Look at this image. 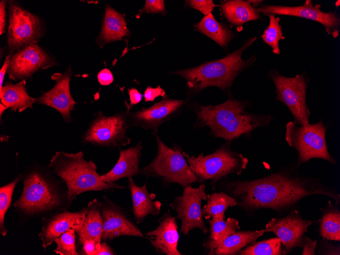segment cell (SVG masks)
Here are the masks:
<instances>
[{
	"label": "cell",
	"mask_w": 340,
	"mask_h": 255,
	"mask_svg": "<svg viewBox=\"0 0 340 255\" xmlns=\"http://www.w3.org/2000/svg\"><path fill=\"white\" fill-rule=\"evenodd\" d=\"M296 163L282 166L275 173L253 180H221L220 186L234 197L238 206L251 215L259 209H271L277 213L292 210L303 198L314 195L332 198L340 203V194L318 178L305 176L298 171Z\"/></svg>",
	"instance_id": "cell-1"
},
{
	"label": "cell",
	"mask_w": 340,
	"mask_h": 255,
	"mask_svg": "<svg viewBox=\"0 0 340 255\" xmlns=\"http://www.w3.org/2000/svg\"><path fill=\"white\" fill-rule=\"evenodd\" d=\"M249 102L238 101L230 94L224 102L202 105L193 103L196 115L195 128L208 127L211 135L231 143L241 136H250L255 129L269 125L274 119L270 115H256L245 110Z\"/></svg>",
	"instance_id": "cell-2"
},
{
	"label": "cell",
	"mask_w": 340,
	"mask_h": 255,
	"mask_svg": "<svg viewBox=\"0 0 340 255\" xmlns=\"http://www.w3.org/2000/svg\"><path fill=\"white\" fill-rule=\"evenodd\" d=\"M256 40V37L247 39L240 48L221 59L171 73L179 75L185 79L189 92L193 94L199 93L209 87L221 90L229 89L236 76L256 60L253 56L243 60L241 55Z\"/></svg>",
	"instance_id": "cell-3"
},
{
	"label": "cell",
	"mask_w": 340,
	"mask_h": 255,
	"mask_svg": "<svg viewBox=\"0 0 340 255\" xmlns=\"http://www.w3.org/2000/svg\"><path fill=\"white\" fill-rule=\"evenodd\" d=\"M47 166L66 185L69 204L78 194L86 191L125 188L116 183L104 182L97 172L96 164L92 160H87L81 151L76 153L56 151Z\"/></svg>",
	"instance_id": "cell-4"
},
{
	"label": "cell",
	"mask_w": 340,
	"mask_h": 255,
	"mask_svg": "<svg viewBox=\"0 0 340 255\" xmlns=\"http://www.w3.org/2000/svg\"><path fill=\"white\" fill-rule=\"evenodd\" d=\"M230 143L226 142L213 153L204 155L203 152L197 156L182 154L190 169L202 183L210 181L213 188L216 183L229 175H240L246 168L248 159L242 154L233 151Z\"/></svg>",
	"instance_id": "cell-5"
},
{
	"label": "cell",
	"mask_w": 340,
	"mask_h": 255,
	"mask_svg": "<svg viewBox=\"0 0 340 255\" xmlns=\"http://www.w3.org/2000/svg\"><path fill=\"white\" fill-rule=\"evenodd\" d=\"M152 134L157 142V154L151 163L140 168L139 175L156 178L165 187L176 183L184 188L197 182L182 154V148L176 144L169 147L161 140L158 132Z\"/></svg>",
	"instance_id": "cell-6"
},
{
	"label": "cell",
	"mask_w": 340,
	"mask_h": 255,
	"mask_svg": "<svg viewBox=\"0 0 340 255\" xmlns=\"http://www.w3.org/2000/svg\"><path fill=\"white\" fill-rule=\"evenodd\" d=\"M326 130L322 120L306 126L299 125L293 121L287 123L285 139L288 145L297 152L296 163L298 167L313 158L324 159L336 165L335 159L328 150Z\"/></svg>",
	"instance_id": "cell-7"
},
{
	"label": "cell",
	"mask_w": 340,
	"mask_h": 255,
	"mask_svg": "<svg viewBox=\"0 0 340 255\" xmlns=\"http://www.w3.org/2000/svg\"><path fill=\"white\" fill-rule=\"evenodd\" d=\"M8 9L7 45L9 54H12L37 44L44 36L45 27L41 17L26 10L16 1H8Z\"/></svg>",
	"instance_id": "cell-8"
},
{
	"label": "cell",
	"mask_w": 340,
	"mask_h": 255,
	"mask_svg": "<svg viewBox=\"0 0 340 255\" xmlns=\"http://www.w3.org/2000/svg\"><path fill=\"white\" fill-rule=\"evenodd\" d=\"M131 127L128 112L106 116L99 111L89 124L82 140L95 146L120 149L130 143L127 132Z\"/></svg>",
	"instance_id": "cell-9"
},
{
	"label": "cell",
	"mask_w": 340,
	"mask_h": 255,
	"mask_svg": "<svg viewBox=\"0 0 340 255\" xmlns=\"http://www.w3.org/2000/svg\"><path fill=\"white\" fill-rule=\"evenodd\" d=\"M268 77L274 84L275 99L287 106L293 116V122L301 126L309 124L310 111L306 101L308 79L305 73L290 77L272 70Z\"/></svg>",
	"instance_id": "cell-10"
},
{
	"label": "cell",
	"mask_w": 340,
	"mask_h": 255,
	"mask_svg": "<svg viewBox=\"0 0 340 255\" xmlns=\"http://www.w3.org/2000/svg\"><path fill=\"white\" fill-rule=\"evenodd\" d=\"M60 203V196L49 180L34 170L24 177L22 194L13 205L26 213L33 214L53 209Z\"/></svg>",
	"instance_id": "cell-11"
},
{
	"label": "cell",
	"mask_w": 340,
	"mask_h": 255,
	"mask_svg": "<svg viewBox=\"0 0 340 255\" xmlns=\"http://www.w3.org/2000/svg\"><path fill=\"white\" fill-rule=\"evenodd\" d=\"M205 188L203 183L197 188L188 185L183 188L182 194L176 196L169 204L176 212L177 218L181 221L180 232L185 235L195 228L201 230L204 234L209 231L203 220L201 207L202 201L207 199Z\"/></svg>",
	"instance_id": "cell-12"
},
{
	"label": "cell",
	"mask_w": 340,
	"mask_h": 255,
	"mask_svg": "<svg viewBox=\"0 0 340 255\" xmlns=\"http://www.w3.org/2000/svg\"><path fill=\"white\" fill-rule=\"evenodd\" d=\"M58 65L54 56L37 44L11 54L7 73L14 81L31 79L36 72Z\"/></svg>",
	"instance_id": "cell-13"
},
{
	"label": "cell",
	"mask_w": 340,
	"mask_h": 255,
	"mask_svg": "<svg viewBox=\"0 0 340 255\" xmlns=\"http://www.w3.org/2000/svg\"><path fill=\"white\" fill-rule=\"evenodd\" d=\"M321 6L319 4L314 5L311 1L307 0L303 5L298 6L264 5L257 9L260 13H261L264 15H287L319 22L324 26L328 35L336 38L339 35L340 18L335 12H322Z\"/></svg>",
	"instance_id": "cell-14"
},
{
	"label": "cell",
	"mask_w": 340,
	"mask_h": 255,
	"mask_svg": "<svg viewBox=\"0 0 340 255\" xmlns=\"http://www.w3.org/2000/svg\"><path fill=\"white\" fill-rule=\"evenodd\" d=\"M314 221L303 219L299 212L292 210L286 216L273 218L266 224L265 231L273 232L281 240L283 254H288L295 248L302 247V238L307 228Z\"/></svg>",
	"instance_id": "cell-15"
},
{
	"label": "cell",
	"mask_w": 340,
	"mask_h": 255,
	"mask_svg": "<svg viewBox=\"0 0 340 255\" xmlns=\"http://www.w3.org/2000/svg\"><path fill=\"white\" fill-rule=\"evenodd\" d=\"M186 102L185 100L172 99L165 95L152 106L133 112L128 111V116L132 127L158 132L160 125L176 116Z\"/></svg>",
	"instance_id": "cell-16"
},
{
	"label": "cell",
	"mask_w": 340,
	"mask_h": 255,
	"mask_svg": "<svg viewBox=\"0 0 340 255\" xmlns=\"http://www.w3.org/2000/svg\"><path fill=\"white\" fill-rule=\"evenodd\" d=\"M72 75L71 65L64 73H55L51 76L55 81L54 86L48 91L43 92L35 98V103L51 107L58 111L65 122L71 123V112L75 110V102L71 94L70 81Z\"/></svg>",
	"instance_id": "cell-17"
},
{
	"label": "cell",
	"mask_w": 340,
	"mask_h": 255,
	"mask_svg": "<svg viewBox=\"0 0 340 255\" xmlns=\"http://www.w3.org/2000/svg\"><path fill=\"white\" fill-rule=\"evenodd\" d=\"M101 203L102 240H112L121 236L145 237L123 209L108 200L106 196L103 197Z\"/></svg>",
	"instance_id": "cell-18"
},
{
	"label": "cell",
	"mask_w": 340,
	"mask_h": 255,
	"mask_svg": "<svg viewBox=\"0 0 340 255\" xmlns=\"http://www.w3.org/2000/svg\"><path fill=\"white\" fill-rule=\"evenodd\" d=\"M176 218L168 210L158 219V226L146 234V238L157 252L166 255H182L178 249L179 234Z\"/></svg>",
	"instance_id": "cell-19"
},
{
	"label": "cell",
	"mask_w": 340,
	"mask_h": 255,
	"mask_svg": "<svg viewBox=\"0 0 340 255\" xmlns=\"http://www.w3.org/2000/svg\"><path fill=\"white\" fill-rule=\"evenodd\" d=\"M85 217V209L75 212L64 211L49 218L43 223L39 236L43 248L51 245L61 234L73 229L76 231L81 226Z\"/></svg>",
	"instance_id": "cell-20"
},
{
	"label": "cell",
	"mask_w": 340,
	"mask_h": 255,
	"mask_svg": "<svg viewBox=\"0 0 340 255\" xmlns=\"http://www.w3.org/2000/svg\"><path fill=\"white\" fill-rule=\"evenodd\" d=\"M143 141L134 147L123 150L121 148L119 159L111 170L101 175V179L107 183H114L124 178H132L139 175V162L141 156Z\"/></svg>",
	"instance_id": "cell-21"
},
{
	"label": "cell",
	"mask_w": 340,
	"mask_h": 255,
	"mask_svg": "<svg viewBox=\"0 0 340 255\" xmlns=\"http://www.w3.org/2000/svg\"><path fill=\"white\" fill-rule=\"evenodd\" d=\"M128 188L132 202V211L136 223H141L148 215L156 216L161 210V203L155 201V194L150 193L147 188L146 182L143 186H137L133 178H128Z\"/></svg>",
	"instance_id": "cell-22"
},
{
	"label": "cell",
	"mask_w": 340,
	"mask_h": 255,
	"mask_svg": "<svg viewBox=\"0 0 340 255\" xmlns=\"http://www.w3.org/2000/svg\"><path fill=\"white\" fill-rule=\"evenodd\" d=\"M101 205L102 203L96 199L90 202L87 207L84 208L83 222L80 228L75 231L80 244L83 245L86 240L92 239L96 243V251L100 248L102 240Z\"/></svg>",
	"instance_id": "cell-23"
},
{
	"label": "cell",
	"mask_w": 340,
	"mask_h": 255,
	"mask_svg": "<svg viewBox=\"0 0 340 255\" xmlns=\"http://www.w3.org/2000/svg\"><path fill=\"white\" fill-rule=\"evenodd\" d=\"M129 33L124 15L106 5L101 30L96 40L99 46L102 48L107 43L121 40Z\"/></svg>",
	"instance_id": "cell-24"
},
{
	"label": "cell",
	"mask_w": 340,
	"mask_h": 255,
	"mask_svg": "<svg viewBox=\"0 0 340 255\" xmlns=\"http://www.w3.org/2000/svg\"><path fill=\"white\" fill-rule=\"evenodd\" d=\"M266 233L265 229L255 231H237L226 238L221 242L206 248L209 255H235L255 242L257 239Z\"/></svg>",
	"instance_id": "cell-25"
},
{
	"label": "cell",
	"mask_w": 340,
	"mask_h": 255,
	"mask_svg": "<svg viewBox=\"0 0 340 255\" xmlns=\"http://www.w3.org/2000/svg\"><path fill=\"white\" fill-rule=\"evenodd\" d=\"M26 80L23 79L16 84L7 81L0 91V99L2 104L16 111L21 112L25 109L33 108L35 98L29 96L26 91Z\"/></svg>",
	"instance_id": "cell-26"
},
{
	"label": "cell",
	"mask_w": 340,
	"mask_h": 255,
	"mask_svg": "<svg viewBox=\"0 0 340 255\" xmlns=\"http://www.w3.org/2000/svg\"><path fill=\"white\" fill-rule=\"evenodd\" d=\"M220 7L226 20L237 27H241L246 22L262 19L260 13L249 1H225Z\"/></svg>",
	"instance_id": "cell-27"
},
{
	"label": "cell",
	"mask_w": 340,
	"mask_h": 255,
	"mask_svg": "<svg viewBox=\"0 0 340 255\" xmlns=\"http://www.w3.org/2000/svg\"><path fill=\"white\" fill-rule=\"evenodd\" d=\"M320 236L327 240L340 241V211L338 205L328 201L326 207L320 209Z\"/></svg>",
	"instance_id": "cell-28"
},
{
	"label": "cell",
	"mask_w": 340,
	"mask_h": 255,
	"mask_svg": "<svg viewBox=\"0 0 340 255\" xmlns=\"http://www.w3.org/2000/svg\"><path fill=\"white\" fill-rule=\"evenodd\" d=\"M195 26L199 32L222 47L228 46L234 35L229 28L219 23L211 13L204 17Z\"/></svg>",
	"instance_id": "cell-29"
},
{
	"label": "cell",
	"mask_w": 340,
	"mask_h": 255,
	"mask_svg": "<svg viewBox=\"0 0 340 255\" xmlns=\"http://www.w3.org/2000/svg\"><path fill=\"white\" fill-rule=\"evenodd\" d=\"M210 225L209 238L203 244L205 248L217 244L238 231L240 226L237 219L229 217H213L208 221Z\"/></svg>",
	"instance_id": "cell-30"
},
{
	"label": "cell",
	"mask_w": 340,
	"mask_h": 255,
	"mask_svg": "<svg viewBox=\"0 0 340 255\" xmlns=\"http://www.w3.org/2000/svg\"><path fill=\"white\" fill-rule=\"evenodd\" d=\"M207 204L202 208L205 218L221 217L224 218L225 210L229 207L237 206V201L223 191L207 194Z\"/></svg>",
	"instance_id": "cell-31"
},
{
	"label": "cell",
	"mask_w": 340,
	"mask_h": 255,
	"mask_svg": "<svg viewBox=\"0 0 340 255\" xmlns=\"http://www.w3.org/2000/svg\"><path fill=\"white\" fill-rule=\"evenodd\" d=\"M239 255H282L283 247L281 240L278 237L271 238L257 243L241 249Z\"/></svg>",
	"instance_id": "cell-32"
},
{
	"label": "cell",
	"mask_w": 340,
	"mask_h": 255,
	"mask_svg": "<svg viewBox=\"0 0 340 255\" xmlns=\"http://www.w3.org/2000/svg\"><path fill=\"white\" fill-rule=\"evenodd\" d=\"M267 16L269 18V24L268 27L264 31L261 37L264 42L272 48V52L274 54H279L280 50L279 47V42L280 40L285 39L282 34L281 26L279 23L280 19L273 14Z\"/></svg>",
	"instance_id": "cell-33"
},
{
	"label": "cell",
	"mask_w": 340,
	"mask_h": 255,
	"mask_svg": "<svg viewBox=\"0 0 340 255\" xmlns=\"http://www.w3.org/2000/svg\"><path fill=\"white\" fill-rule=\"evenodd\" d=\"M21 177V175H20L12 182L0 188V233L3 236H6L7 233V230L4 224L5 216L10 206L14 188L20 181Z\"/></svg>",
	"instance_id": "cell-34"
},
{
	"label": "cell",
	"mask_w": 340,
	"mask_h": 255,
	"mask_svg": "<svg viewBox=\"0 0 340 255\" xmlns=\"http://www.w3.org/2000/svg\"><path fill=\"white\" fill-rule=\"evenodd\" d=\"M75 231L69 229L58 238L54 242L57 244V248L54 251L60 255H78L75 244Z\"/></svg>",
	"instance_id": "cell-35"
},
{
	"label": "cell",
	"mask_w": 340,
	"mask_h": 255,
	"mask_svg": "<svg viewBox=\"0 0 340 255\" xmlns=\"http://www.w3.org/2000/svg\"><path fill=\"white\" fill-rule=\"evenodd\" d=\"M165 11L164 1L147 0L144 7L139 11L136 18H139L141 14L147 13H162Z\"/></svg>",
	"instance_id": "cell-36"
},
{
	"label": "cell",
	"mask_w": 340,
	"mask_h": 255,
	"mask_svg": "<svg viewBox=\"0 0 340 255\" xmlns=\"http://www.w3.org/2000/svg\"><path fill=\"white\" fill-rule=\"evenodd\" d=\"M186 2L190 7L200 11L205 16L211 13L214 8L217 6L212 0H191Z\"/></svg>",
	"instance_id": "cell-37"
},
{
	"label": "cell",
	"mask_w": 340,
	"mask_h": 255,
	"mask_svg": "<svg viewBox=\"0 0 340 255\" xmlns=\"http://www.w3.org/2000/svg\"><path fill=\"white\" fill-rule=\"evenodd\" d=\"M339 245L336 246L333 244L328 242L323 238L318 246V253L319 254H340Z\"/></svg>",
	"instance_id": "cell-38"
},
{
	"label": "cell",
	"mask_w": 340,
	"mask_h": 255,
	"mask_svg": "<svg viewBox=\"0 0 340 255\" xmlns=\"http://www.w3.org/2000/svg\"><path fill=\"white\" fill-rule=\"evenodd\" d=\"M317 244V240L313 241L304 235L302 238V255H315Z\"/></svg>",
	"instance_id": "cell-39"
},
{
	"label": "cell",
	"mask_w": 340,
	"mask_h": 255,
	"mask_svg": "<svg viewBox=\"0 0 340 255\" xmlns=\"http://www.w3.org/2000/svg\"><path fill=\"white\" fill-rule=\"evenodd\" d=\"M165 95V93L164 91L159 86L156 88H153L149 86L147 87L143 95L145 101L146 102H153L154 101L155 99L158 96H161L163 97Z\"/></svg>",
	"instance_id": "cell-40"
},
{
	"label": "cell",
	"mask_w": 340,
	"mask_h": 255,
	"mask_svg": "<svg viewBox=\"0 0 340 255\" xmlns=\"http://www.w3.org/2000/svg\"><path fill=\"white\" fill-rule=\"evenodd\" d=\"M97 77L98 82L102 86L109 85L114 81V76L112 73L107 68L100 70Z\"/></svg>",
	"instance_id": "cell-41"
},
{
	"label": "cell",
	"mask_w": 340,
	"mask_h": 255,
	"mask_svg": "<svg viewBox=\"0 0 340 255\" xmlns=\"http://www.w3.org/2000/svg\"><path fill=\"white\" fill-rule=\"evenodd\" d=\"M8 1L2 0L0 1V35L5 33L7 24L6 6Z\"/></svg>",
	"instance_id": "cell-42"
},
{
	"label": "cell",
	"mask_w": 340,
	"mask_h": 255,
	"mask_svg": "<svg viewBox=\"0 0 340 255\" xmlns=\"http://www.w3.org/2000/svg\"><path fill=\"white\" fill-rule=\"evenodd\" d=\"M128 94L131 105L138 104L142 100L143 95L135 88H132L129 90Z\"/></svg>",
	"instance_id": "cell-43"
},
{
	"label": "cell",
	"mask_w": 340,
	"mask_h": 255,
	"mask_svg": "<svg viewBox=\"0 0 340 255\" xmlns=\"http://www.w3.org/2000/svg\"><path fill=\"white\" fill-rule=\"evenodd\" d=\"M83 253L87 255H94L96 251L95 242L92 239L86 240L82 245Z\"/></svg>",
	"instance_id": "cell-44"
},
{
	"label": "cell",
	"mask_w": 340,
	"mask_h": 255,
	"mask_svg": "<svg viewBox=\"0 0 340 255\" xmlns=\"http://www.w3.org/2000/svg\"><path fill=\"white\" fill-rule=\"evenodd\" d=\"M11 54L6 56L5 62L0 70V91L3 87V82L5 74L8 71L10 64Z\"/></svg>",
	"instance_id": "cell-45"
},
{
	"label": "cell",
	"mask_w": 340,
	"mask_h": 255,
	"mask_svg": "<svg viewBox=\"0 0 340 255\" xmlns=\"http://www.w3.org/2000/svg\"><path fill=\"white\" fill-rule=\"evenodd\" d=\"M115 254L108 245L105 242H101L100 248L94 255H112Z\"/></svg>",
	"instance_id": "cell-46"
},
{
	"label": "cell",
	"mask_w": 340,
	"mask_h": 255,
	"mask_svg": "<svg viewBox=\"0 0 340 255\" xmlns=\"http://www.w3.org/2000/svg\"><path fill=\"white\" fill-rule=\"evenodd\" d=\"M8 109L7 107L4 105L3 104H2L1 102L0 103V118H1V120H2V117L3 114L4 112V111Z\"/></svg>",
	"instance_id": "cell-47"
},
{
	"label": "cell",
	"mask_w": 340,
	"mask_h": 255,
	"mask_svg": "<svg viewBox=\"0 0 340 255\" xmlns=\"http://www.w3.org/2000/svg\"><path fill=\"white\" fill-rule=\"evenodd\" d=\"M253 7L259 6L263 1H249Z\"/></svg>",
	"instance_id": "cell-48"
}]
</instances>
